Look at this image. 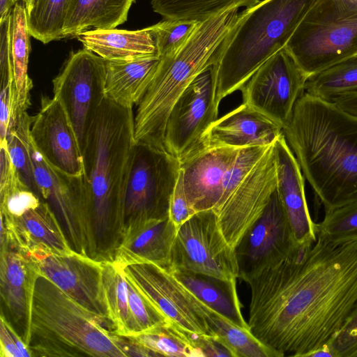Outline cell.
<instances>
[{"label":"cell","mask_w":357,"mask_h":357,"mask_svg":"<svg viewBox=\"0 0 357 357\" xmlns=\"http://www.w3.org/2000/svg\"><path fill=\"white\" fill-rule=\"evenodd\" d=\"M136 0H71L63 26V38L91 30L116 29L128 20Z\"/></svg>","instance_id":"27"},{"label":"cell","mask_w":357,"mask_h":357,"mask_svg":"<svg viewBox=\"0 0 357 357\" xmlns=\"http://www.w3.org/2000/svg\"><path fill=\"white\" fill-rule=\"evenodd\" d=\"M194 214L186 197L183 173L180 169L178 178L170 199L169 218L179 227V226Z\"/></svg>","instance_id":"43"},{"label":"cell","mask_w":357,"mask_h":357,"mask_svg":"<svg viewBox=\"0 0 357 357\" xmlns=\"http://www.w3.org/2000/svg\"><path fill=\"white\" fill-rule=\"evenodd\" d=\"M271 146L239 149L236 158L225 174L222 196L213 211L218 209L233 193L257 165Z\"/></svg>","instance_id":"39"},{"label":"cell","mask_w":357,"mask_h":357,"mask_svg":"<svg viewBox=\"0 0 357 357\" xmlns=\"http://www.w3.org/2000/svg\"><path fill=\"white\" fill-rule=\"evenodd\" d=\"M352 357H357V349L356 351L354 353Z\"/></svg>","instance_id":"49"},{"label":"cell","mask_w":357,"mask_h":357,"mask_svg":"<svg viewBox=\"0 0 357 357\" xmlns=\"http://www.w3.org/2000/svg\"><path fill=\"white\" fill-rule=\"evenodd\" d=\"M76 38L85 49L105 61H126L159 56L156 39L150 27L136 31L91 30Z\"/></svg>","instance_id":"25"},{"label":"cell","mask_w":357,"mask_h":357,"mask_svg":"<svg viewBox=\"0 0 357 357\" xmlns=\"http://www.w3.org/2000/svg\"><path fill=\"white\" fill-rule=\"evenodd\" d=\"M283 133L326 211L357 201V116L306 92Z\"/></svg>","instance_id":"3"},{"label":"cell","mask_w":357,"mask_h":357,"mask_svg":"<svg viewBox=\"0 0 357 357\" xmlns=\"http://www.w3.org/2000/svg\"><path fill=\"white\" fill-rule=\"evenodd\" d=\"M0 356L23 357L1 314H0Z\"/></svg>","instance_id":"44"},{"label":"cell","mask_w":357,"mask_h":357,"mask_svg":"<svg viewBox=\"0 0 357 357\" xmlns=\"http://www.w3.org/2000/svg\"><path fill=\"white\" fill-rule=\"evenodd\" d=\"M33 117L29 115L27 111H20L15 128L7 136V148L20 176L39 196L29 150L30 128Z\"/></svg>","instance_id":"37"},{"label":"cell","mask_w":357,"mask_h":357,"mask_svg":"<svg viewBox=\"0 0 357 357\" xmlns=\"http://www.w3.org/2000/svg\"><path fill=\"white\" fill-rule=\"evenodd\" d=\"M26 255L36 262L41 275L89 312L110 321L102 289V262L77 252Z\"/></svg>","instance_id":"16"},{"label":"cell","mask_w":357,"mask_h":357,"mask_svg":"<svg viewBox=\"0 0 357 357\" xmlns=\"http://www.w3.org/2000/svg\"><path fill=\"white\" fill-rule=\"evenodd\" d=\"M277 189L296 241L313 244L317 239V223L310 216L301 169L284 133L274 143Z\"/></svg>","instance_id":"23"},{"label":"cell","mask_w":357,"mask_h":357,"mask_svg":"<svg viewBox=\"0 0 357 357\" xmlns=\"http://www.w3.org/2000/svg\"><path fill=\"white\" fill-rule=\"evenodd\" d=\"M285 49L308 77L357 55V5L316 0Z\"/></svg>","instance_id":"7"},{"label":"cell","mask_w":357,"mask_h":357,"mask_svg":"<svg viewBox=\"0 0 357 357\" xmlns=\"http://www.w3.org/2000/svg\"><path fill=\"white\" fill-rule=\"evenodd\" d=\"M30 137L52 167L72 176L84 173L83 155L74 129L62 104L55 98L42 96Z\"/></svg>","instance_id":"17"},{"label":"cell","mask_w":357,"mask_h":357,"mask_svg":"<svg viewBox=\"0 0 357 357\" xmlns=\"http://www.w3.org/2000/svg\"><path fill=\"white\" fill-rule=\"evenodd\" d=\"M71 0H35L27 13L31 36L43 44L63 38V22Z\"/></svg>","instance_id":"36"},{"label":"cell","mask_w":357,"mask_h":357,"mask_svg":"<svg viewBox=\"0 0 357 357\" xmlns=\"http://www.w3.org/2000/svg\"><path fill=\"white\" fill-rule=\"evenodd\" d=\"M217 63L202 70L174 104L165 126L164 149L178 161L201 146L203 135L218 119Z\"/></svg>","instance_id":"11"},{"label":"cell","mask_w":357,"mask_h":357,"mask_svg":"<svg viewBox=\"0 0 357 357\" xmlns=\"http://www.w3.org/2000/svg\"><path fill=\"white\" fill-rule=\"evenodd\" d=\"M316 0H264L239 13L217 62L220 103L284 48Z\"/></svg>","instance_id":"6"},{"label":"cell","mask_w":357,"mask_h":357,"mask_svg":"<svg viewBox=\"0 0 357 357\" xmlns=\"http://www.w3.org/2000/svg\"><path fill=\"white\" fill-rule=\"evenodd\" d=\"M197 335L167 321L130 337L157 356L201 357L195 344Z\"/></svg>","instance_id":"32"},{"label":"cell","mask_w":357,"mask_h":357,"mask_svg":"<svg viewBox=\"0 0 357 357\" xmlns=\"http://www.w3.org/2000/svg\"><path fill=\"white\" fill-rule=\"evenodd\" d=\"M102 289L108 317L121 336L138 334L128 305L127 281L123 268L112 261L102 262Z\"/></svg>","instance_id":"30"},{"label":"cell","mask_w":357,"mask_h":357,"mask_svg":"<svg viewBox=\"0 0 357 357\" xmlns=\"http://www.w3.org/2000/svg\"><path fill=\"white\" fill-rule=\"evenodd\" d=\"M349 1L357 5V0H349Z\"/></svg>","instance_id":"48"},{"label":"cell","mask_w":357,"mask_h":357,"mask_svg":"<svg viewBox=\"0 0 357 357\" xmlns=\"http://www.w3.org/2000/svg\"><path fill=\"white\" fill-rule=\"evenodd\" d=\"M126 277V276H125ZM128 305L138 334L163 324L165 317L126 278Z\"/></svg>","instance_id":"41"},{"label":"cell","mask_w":357,"mask_h":357,"mask_svg":"<svg viewBox=\"0 0 357 357\" xmlns=\"http://www.w3.org/2000/svg\"><path fill=\"white\" fill-rule=\"evenodd\" d=\"M40 275L36 262L24 252L0 246L1 314L27 345L34 287Z\"/></svg>","instance_id":"20"},{"label":"cell","mask_w":357,"mask_h":357,"mask_svg":"<svg viewBox=\"0 0 357 357\" xmlns=\"http://www.w3.org/2000/svg\"><path fill=\"white\" fill-rule=\"evenodd\" d=\"M239 149L200 146L179 161L184 189L194 213L213 209L222 193L225 174Z\"/></svg>","instance_id":"21"},{"label":"cell","mask_w":357,"mask_h":357,"mask_svg":"<svg viewBox=\"0 0 357 357\" xmlns=\"http://www.w3.org/2000/svg\"><path fill=\"white\" fill-rule=\"evenodd\" d=\"M17 0H0V20L10 15V11Z\"/></svg>","instance_id":"46"},{"label":"cell","mask_w":357,"mask_h":357,"mask_svg":"<svg viewBox=\"0 0 357 357\" xmlns=\"http://www.w3.org/2000/svg\"><path fill=\"white\" fill-rule=\"evenodd\" d=\"M178 228L169 217L127 228L112 262L121 268L147 263L167 269Z\"/></svg>","instance_id":"24"},{"label":"cell","mask_w":357,"mask_h":357,"mask_svg":"<svg viewBox=\"0 0 357 357\" xmlns=\"http://www.w3.org/2000/svg\"><path fill=\"white\" fill-rule=\"evenodd\" d=\"M276 188L273 144L233 193L213 211L225 238L233 248L261 215Z\"/></svg>","instance_id":"15"},{"label":"cell","mask_w":357,"mask_h":357,"mask_svg":"<svg viewBox=\"0 0 357 357\" xmlns=\"http://www.w3.org/2000/svg\"><path fill=\"white\" fill-rule=\"evenodd\" d=\"M241 279L250 289L252 333L281 357L309 356L330 342L357 302V240L297 243Z\"/></svg>","instance_id":"1"},{"label":"cell","mask_w":357,"mask_h":357,"mask_svg":"<svg viewBox=\"0 0 357 357\" xmlns=\"http://www.w3.org/2000/svg\"><path fill=\"white\" fill-rule=\"evenodd\" d=\"M308 78L284 47L261 65L242 87L243 102L283 129L291 118Z\"/></svg>","instance_id":"14"},{"label":"cell","mask_w":357,"mask_h":357,"mask_svg":"<svg viewBox=\"0 0 357 357\" xmlns=\"http://www.w3.org/2000/svg\"><path fill=\"white\" fill-rule=\"evenodd\" d=\"M133 344L112 323L89 312L49 278L38 275L31 307L32 357H129Z\"/></svg>","instance_id":"4"},{"label":"cell","mask_w":357,"mask_h":357,"mask_svg":"<svg viewBox=\"0 0 357 357\" xmlns=\"http://www.w3.org/2000/svg\"><path fill=\"white\" fill-rule=\"evenodd\" d=\"M282 134L283 129L278 123L242 102L211 124L203 135L200 146H268Z\"/></svg>","instance_id":"22"},{"label":"cell","mask_w":357,"mask_h":357,"mask_svg":"<svg viewBox=\"0 0 357 357\" xmlns=\"http://www.w3.org/2000/svg\"><path fill=\"white\" fill-rule=\"evenodd\" d=\"M170 272L203 303L234 324L250 329L241 312L236 280H225L186 271Z\"/></svg>","instance_id":"28"},{"label":"cell","mask_w":357,"mask_h":357,"mask_svg":"<svg viewBox=\"0 0 357 357\" xmlns=\"http://www.w3.org/2000/svg\"><path fill=\"white\" fill-rule=\"evenodd\" d=\"M201 22L189 20L163 21L149 26L157 43L160 57L177 51L191 36Z\"/></svg>","instance_id":"40"},{"label":"cell","mask_w":357,"mask_h":357,"mask_svg":"<svg viewBox=\"0 0 357 357\" xmlns=\"http://www.w3.org/2000/svg\"><path fill=\"white\" fill-rule=\"evenodd\" d=\"M179 170L178 160L165 150L135 142L123 199L124 231L136 225L169 217Z\"/></svg>","instance_id":"8"},{"label":"cell","mask_w":357,"mask_h":357,"mask_svg":"<svg viewBox=\"0 0 357 357\" xmlns=\"http://www.w3.org/2000/svg\"><path fill=\"white\" fill-rule=\"evenodd\" d=\"M0 246H8L26 254L70 255L66 233L49 204H40L20 217L0 213Z\"/></svg>","instance_id":"18"},{"label":"cell","mask_w":357,"mask_h":357,"mask_svg":"<svg viewBox=\"0 0 357 357\" xmlns=\"http://www.w3.org/2000/svg\"><path fill=\"white\" fill-rule=\"evenodd\" d=\"M238 10L233 8L201 22L177 51L160 57L150 84L136 105L135 142L165 150V129L174 104L202 70L218 62L238 20Z\"/></svg>","instance_id":"5"},{"label":"cell","mask_w":357,"mask_h":357,"mask_svg":"<svg viewBox=\"0 0 357 357\" xmlns=\"http://www.w3.org/2000/svg\"><path fill=\"white\" fill-rule=\"evenodd\" d=\"M126 278L165 317L191 333L213 336L208 319L213 310L167 269L153 264L123 268Z\"/></svg>","instance_id":"12"},{"label":"cell","mask_w":357,"mask_h":357,"mask_svg":"<svg viewBox=\"0 0 357 357\" xmlns=\"http://www.w3.org/2000/svg\"><path fill=\"white\" fill-rule=\"evenodd\" d=\"M328 344L333 357H352L357 349V302L342 328Z\"/></svg>","instance_id":"42"},{"label":"cell","mask_w":357,"mask_h":357,"mask_svg":"<svg viewBox=\"0 0 357 357\" xmlns=\"http://www.w3.org/2000/svg\"><path fill=\"white\" fill-rule=\"evenodd\" d=\"M296 244L276 188L261 215L235 248L238 278L270 258L289 252Z\"/></svg>","instance_id":"19"},{"label":"cell","mask_w":357,"mask_h":357,"mask_svg":"<svg viewBox=\"0 0 357 357\" xmlns=\"http://www.w3.org/2000/svg\"><path fill=\"white\" fill-rule=\"evenodd\" d=\"M167 270L190 271L229 281L238 278L235 249L225 238L212 209L195 213L179 226Z\"/></svg>","instance_id":"9"},{"label":"cell","mask_w":357,"mask_h":357,"mask_svg":"<svg viewBox=\"0 0 357 357\" xmlns=\"http://www.w3.org/2000/svg\"><path fill=\"white\" fill-rule=\"evenodd\" d=\"M27 12L24 3L18 1L10 13V55L20 108L27 111L31 105L30 92L33 82L28 66L31 52Z\"/></svg>","instance_id":"29"},{"label":"cell","mask_w":357,"mask_h":357,"mask_svg":"<svg viewBox=\"0 0 357 357\" xmlns=\"http://www.w3.org/2000/svg\"><path fill=\"white\" fill-rule=\"evenodd\" d=\"M29 150L40 197L54 212L72 248L88 256L85 225L88 190L84 173L72 176L52 167L37 149L30 135Z\"/></svg>","instance_id":"13"},{"label":"cell","mask_w":357,"mask_h":357,"mask_svg":"<svg viewBox=\"0 0 357 357\" xmlns=\"http://www.w3.org/2000/svg\"><path fill=\"white\" fill-rule=\"evenodd\" d=\"M52 84L53 97L62 104L83 155L98 112L106 98L105 60L85 48L72 52Z\"/></svg>","instance_id":"10"},{"label":"cell","mask_w":357,"mask_h":357,"mask_svg":"<svg viewBox=\"0 0 357 357\" xmlns=\"http://www.w3.org/2000/svg\"><path fill=\"white\" fill-rule=\"evenodd\" d=\"M317 236L331 242L357 240V201L326 211L317 224Z\"/></svg>","instance_id":"38"},{"label":"cell","mask_w":357,"mask_h":357,"mask_svg":"<svg viewBox=\"0 0 357 357\" xmlns=\"http://www.w3.org/2000/svg\"><path fill=\"white\" fill-rule=\"evenodd\" d=\"M21 1L25 5L26 12L29 13L33 7L35 0H17Z\"/></svg>","instance_id":"47"},{"label":"cell","mask_w":357,"mask_h":357,"mask_svg":"<svg viewBox=\"0 0 357 357\" xmlns=\"http://www.w3.org/2000/svg\"><path fill=\"white\" fill-rule=\"evenodd\" d=\"M160 56L126 61H105V96L124 107L137 105L160 63Z\"/></svg>","instance_id":"26"},{"label":"cell","mask_w":357,"mask_h":357,"mask_svg":"<svg viewBox=\"0 0 357 357\" xmlns=\"http://www.w3.org/2000/svg\"><path fill=\"white\" fill-rule=\"evenodd\" d=\"M305 90L328 101L357 92V55L310 77Z\"/></svg>","instance_id":"35"},{"label":"cell","mask_w":357,"mask_h":357,"mask_svg":"<svg viewBox=\"0 0 357 357\" xmlns=\"http://www.w3.org/2000/svg\"><path fill=\"white\" fill-rule=\"evenodd\" d=\"M42 199L20 176L8 148H0V213L20 217L37 207Z\"/></svg>","instance_id":"31"},{"label":"cell","mask_w":357,"mask_h":357,"mask_svg":"<svg viewBox=\"0 0 357 357\" xmlns=\"http://www.w3.org/2000/svg\"><path fill=\"white\" fill-rule=\"evenodd\" d=\"M259 0H151L153 10L165 19L203 22L233 8H252Z\"/></svg>","instance_id":"33"},{"label":"cell","mask_w":357,"mask_h":357,"mask_svg":"<svg viewBox=\"0 0 357 357\" xmlns=\"http://www.w3.org/2000/svg\"><path fill=\"white\" fill-rule=\"evenodd\" d=\"M331 102L341 109L357 116V92L337 97Z\"/></svg>","instance_id":"45"},{"label":"cell","mask_w":357,"mask_h":357,"mask_svg":"<svg viewBox=\"0 0 357 357\" xmlns=\"http://www.w3.org/2000/svg\"><path fill=\"white\" fill-rule=\"evenodd\" d=\"M213 336L231 357H281L258 340L249 328L238 326L213 310L208 319Z\"/></svg>","instance_id":"34"},{"label":"cell","mask_w":357,"mask_h":357,"mask_svg":"<svg viewBox=\"0 0 357 357\" xmlns=\"http://www.w3.org/2000/svg\"><path fill=\"white\" fill-rule=\"evenodd\" d=\"M135 144L132 108L105 98L83 153L87 255L98 261H114L123 236V199Z\"/></svg>","instance_id":"2"}]
</instances>
